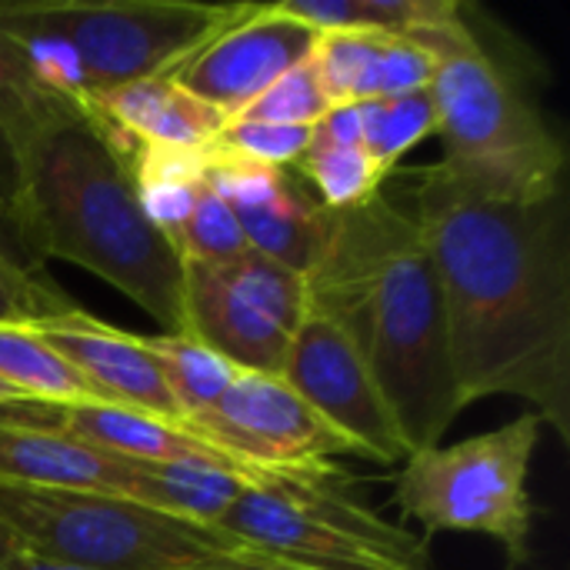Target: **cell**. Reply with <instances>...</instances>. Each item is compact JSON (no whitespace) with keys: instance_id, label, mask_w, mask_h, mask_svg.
<instances>
[{"instance_id":"23","label":"cell","mask_w":570,"mask_h":570,"mask_svg":"<svg viewBox=\"0 0 570 570\" xmlns=\"http://www.w3.org/2000/svg\"><path fill=\"white\" fill-rule=\"evenodd\" d=\"M294 174L327 210H351L384 194L387 170L361 144H314L297 160Z\"/></svg>"},{"instance_id":"33","label":"cell","mask_w":570,"mask_h":570,"mask_svg":"<svg viewBox=\"0 0 570 570\" xmlns=\"http://www.w3.org/2000/svg\"><path fill=\"white\" fill-rule=\"evenodd\" d=\"M13 401H27V397H23V394H17L10 384H3V381H0V407H3V404H13Z\"/></svg>"},{"instance_id":"30","label":"cell","mask_w":570,"mask_h":570,"mask_svg":"<svg viewBox=\"0 0 570 570\" xmlns=\"http://www.w3.org/2000/svg\"><path fill=\"white\" fill-rule=\"evenodd\" d=\"M27 551L20 548V541H17V534L0 521V570H7L10 564H17L20 558H23Z\"/></svg>"},{"instance_id":"2","label":"cell","mask_w":570,"mask_h":570,"mask_svg":"<svg viewBox=\"0 0 570 570\" xmlns=\"http://www.w3.org/2000/svg\"><path fill=\"white\" fill-rule=\"evenodd\" d=\"M304 287L307 311L331 321L364 357L411 454L438 448L464 407L451 371L441 284L411 210L387 194L331 210Z\"/></svg>"},{"instance_id":"26","label":"cell","mask_w":570,"mask_h":570,"mask_svg":"<svg viewBox=\"0 0 570 570\" xmlns=\"http://www.w3.org/2000/svg\"><path fill=\"white\" fill-rule=\"evenodd\" d=\"M331 110L321 80L314 73L311 57L277 77L261 97H254L237 117L244 120H267V124H287V127H314Z\"/></svg>"},{"instance_id":"1","label":"cell","mask_w":570,"mask_h":570,"mask_svg":"<svg viewBox=\"0 0 570 570\" xmlns=\"http://www.w3.org/2000/svg\"><path fill=\"white\" fill-rule=\"evenodd\" d=\"M404 207L441 284L461 407L501 394L528 401L568 444V187L488 190L438 160L411 174Z\"/></svg>"},{"instance_id":"10","label":"cell","mask_w":570,"mask_h":570,"mask_svg":"<svg viewBox=\"0 0 570 570\" xmlns=\"http://www.w3.org/2000/svg\"><path fill=\"white\" fill-rule=\"evenodd\" d=\"M187 428L257 478H327L341 471L334 464L337 458L354 454L351 444L274 374L244 371L230 391L210 411L187 421Z\"/></svg>"},{"instance_id":"19","label":"cell","mask_w":570,"mask_h":570,"mask_svg":"<svg viewBox=\"0 0 570 570\" xmlns=\"http://www.w3.org/2000/svg\"><path fill=\"white\" fill-rule=\"evenodd\" d=\"M234 217L250 250L297 271L301 277L314 267L331 224V210L307 190V184L294 170L271 200Z\"/></svg>"},{"instance_id":"22","label":"cell","mask_w":570,"mask_h":570,"mask_svg":"<svg viewBox=\"0 0 570 570\" xmlns=\"http://www.w3.org/2000/svg\"><path fill=\"white\" fill-rule=\"evenodd\" d=\"M0 381L27 401H97L83 377L20 324H0Z\"/></svg>"},{"instance_id":"27","label":"cell","mask_w":570,"mask_h":570,"mask_svg":"<svg viewBox=\"0 0 570 570\" xmlns=\"http://www.w3.org/2000/svg\"><path fill=\"white\" fill-rule=\"evenodd\" d=\"M217 147L247 157L264 167L294 170L297 160L311 147V127H287V124H267V120H244L234 117L224 124V130L214 140Z\"/></svg>"},{"instance_id":"31","label":"cell","mask_w":570,"mask_h":570,"mask_svg":"<svg viewBox=\"0 0 570 570\" xmlns=\"http://www.w3.org/2000/svg\"><path fill=\"white\" fill-rule=\"evenodd\" d=\"M210 570H294V568L274 564V561L257 558V554H244V558H230V561H224V564H217V568H210Z\"/></svg>"},{"instance_id":"13","label":"cell","mask_w":570,"mask_h":570,"mask_svg":"<svg viewBox=\"0 0 570 570\" xmlns=\"http://www.w3.org/2000/svg\"><path fill=\"white\" fill-rule=\"evenodd\" d=\"M20 327H27L53 354H60L83 377V384L97 394V401L187 424L157 364L144 351L140 334L117 331L90 317L80 307L57 314V317L20 324Z\"/></svg>"},{"instance_id":"9","label":"cell","mask_w":570,"mask_h":570,"mask_svg":"<svg viewBox=\"0 0 570 570\" xmlns=\"http://www.w3.org/2000/svg\"><path fill=\"white\" fill-rule=\"evenodd\" d=\"M184 317V334L234 367L281 377L291 341L307 317V287L297 271L250 247L230 261H187Z\"/></svg>"},{"instance_id":"8","label":"cell","mask_w":570,"mask_h":570,"mask_svg":"<svg viewBox=\"0 0 570 570\" xmlns=\"http://www.w3.org/2000/svg\"><path fill=\"white\" fill-rule=\"evenodd\" d=\"M541 428L528 411L478 438L414 451L394 478V504L424 534H481L501 544L508 570L524 568L534 524L528 474Z\"/></svg>"},{"instance_id":"24","label":"cell","mask_w":570,"mask_h":570,"mask_svg":"<svg viewBox=\"0 0 570 570\" xmlns=\"http://www.w3.org/2000/svg\"><path fill=\"white\" fill-rule=\"evenodd\" d=\"M361 107V127H364V147L367 154L394 174L397 164L428 137L438 134V107L428 90L364 100Z\"/></svg>"},{"instance_id":"17","label":"cell","mask_w":570,"mask_h":570,"mask_svg":"<svg viewBox=\"0 0 570 570\" xmlns=\"http://www.w3.org/2000/svg\"><path fill=\"white\" fill-rule=\"evenodd\" d=\"M0 484L127 498L130 461L97 454L53 431L0 424Z\"/></svg>"},{"instance_id":"6","label":"cell","mask_w":570,"mask_h":570,"mask_svg":"<svg viewBox=\"0 0 570 570\" xmlns=\"http://www.w3.org/2000/svg\"><path fill=\"white\" fill-rule=\"evenodd\" d=\"M0 521L27 554L87 570H210L247 554L220 528L187 524L120 494L0 484Z\"/></svg>"},{"instance_id":"14","label":"cell","mask_w":570,"mask_h":570,"mask_svg":"<svg viewBox=\"0 0 570 570\" xmlns=\"http://www.w3.org/2000/svg\"><path fill=\"white\" fill-rule=\"evenodd\" d=\"M311 63L327 104L347 107L428 90L438 70V53L421 37L331 30L317 33Z\"/></svg>"},{"instance_id":"20","label":"cell","mask_w":570,"mask_h":570,"mask_svg":"<svg viewBox=\"0 0 570 570\" xmlns=\"http://www.w3.org/2000/svg\"><path fill=\"white\" fill-rule=\"evenodd\" d=\"M271 10L317 33L371 30L401 37L444 30L464 17L458 0H274Z\"/></svg>"},{"instance_id":"16","label":"cell","mask_w":570,"mask_h":570,"mask_svg":"<svg viewBox=\"0 0 570 570\" xmlns=\"http://www.w3.org/2000/svg\"><path fill=\"white\" fill-rule=\"evenodd\" d=\"M73 100L47 90L17 40L0 33V220L20 240L27 157L40 130ZM27 250V247H23ZM30 257V254H27Z\"/></svg>"},{"instance_id":"29","label":"cell","mask_w":570,"mask_h":570,"mask_svg":"<svg viewBox=\"0 0 570 570\" xmlns=\"http://www.w3.org/2000/svg\"><path fill=\"white\" fill-rule=\"evenodd\" d=\"M0 254H3V257H10V261H13L17 267H23V271L43 274V267H37V264H33V261L27 257V250H23V247L17 244V237L10 234V227H7L3 220H0Z\"/></svg>"},{"instance_id":"12","label":"cell","mask_w":570,"mask_h":570,"mask_svg":"<svg viewBox=\"0 0 570 570\" xmlns=\"http://www.w3.org/2000/svg\"><path fill=\"white\" fill-rule=\"evenodd\" d=\"M317 30L287 20L271 3H247L244 17L207 40L170 77L234 120L277 77L311 57Z\"/></svg>"},{"instance_id":"18","label":"cell","mask_w":570,"mask_h":570,"mask_svg":"<svg viewBox=\"0 0 570 570\" xmlns=\"http://www.w3.org/2000/svg\"><path fill=\"white\" fill-rule=\"evenodd\" d=\"M254 484H267V481H254L230 468L197 464V461H167V464L130 461L127 498L187 524L220 528L230 508Z\"/></svg>"},{"instance_id":"5","label":"cell","mask_w":570,"mask_h":570,"mask_svg":"<svg viewBox=\"0 0 570 570\" xmlns=\"http://www.w3.org/2000/svg\"><path fill=\"white\" fill-rule=\"evenodd\" d=\"M434 53L431 97L438 107L441 164L504 194L564 187V144L521 80L488 53L468 20L417 33Z\"/></svg>"},{"instance_id":"11","label":"cell","mask_w":570,"mask_h":570,"mask_svg":"<svg viewBox=\"0 0 570 570\" xmlns=\"http://www.w3.org/2000/svg\"><path fill=\"white\" fill-rule=\"evenodd\" d=\"M281 377L351 444L357 458L374 464H397L411 458L397 417L364 357L321 314L307 311L301 321Z\"/></svg>"},{"instance_id":"28","label":"cell","mask_w":570,"mask_h":570,"mask_svg":"<svg viewBox=\"0 0 570 570\" xmlns=\"http://www.w3.org/2000/svg\"><path fill=\"white\" fill-rule=\"evenodd\" d=\"M77 304L47 274L17 267L0 254V324H30L73 311Z\"/></svg>"},{"instance_id":"21","label":"cell","mask_w":570,"mask_h":570,"mask_svg":"<svg viewBox=\"0 0 570 570\" xmlns=\"http://www.w3.org/2000/svg\"><path fill=\"white\" fill-rule=\"evenodd\" d=\"M140 344L157 364L184 421H194L197 414L210 411L244 374L190 334H154L140 337Z\"/></svg>"},{"instance_id":"4","label":"cell","mask_w":570,"mask_h":570,"mask_svg":"<svg viewBox=\"0 0 570 570\" xmlns=\"http://www.w3.org/2000/svg\"><path fill=\"white\" fill-rule=\"evenodd\" d=\"M247 3L194 0H0V33L20 43L37 80L73 104L170 77Z\"/></svg>"},{"instance_id":"25","label":"cell","mask_w":570,"mask_h":570,"mask_svg":"<svg viewBox=\"0 0 570 570\" xmlns=\"http://www.w3.org/2000/svg\"><path fill=\"white\" fill-rule=\"evenodd\" d=\"M170 244L184 264L187 261H230L240 250H247V240L234 210L207 184L200 187L190 217L184 220V227L174 234Z\"/></svg>"},{"instance_id":"3","label":"cell","mask_w":570,"mask_h":570,"mask_svg":"<svg viewBox=\"0 0 570 570\" xmlns=\"http://www.w3.org/2000/svg\"><path fill=\"white\" fill-rule=\"evenodd\" d=\"M20 240L37 267L77 264L130 297L164 334L187 331L184 261L147 220L127 157L80 104L63 107L27 157Z\"/></svg>"},{"instance_id":"32","label":"cell","mask_w":570,"mask_h":570,"mask_svg":"<svg viewBox=\"0 0 570 570\" xmlns=\"http://www.w3.org/2000/svg\"><path fill=\"white\" fill-rule=\"evenodd\" d=\"M7 570H87V568H73V564H60V561H43V558L23 554L17 564H10Z\"/></svg>"},{"instance_id":"7","label":"cell","mask_w":570,"mask_h":570,"mask_svg":"<svg viewBox=\"0 0 570 570\" xmlns=\"http://www.w3.org/2000/svg\"><path fill=\"white\" fill-rule=\"evenodd\" d=\"M347 471L254 484L220 521L247 554L294 570H434L431 551L351 498Z\"/></svg>"},{"instance_id":"15","label":"cell","mask_w":570,"mask_h":570,"mask_svg":"<svg viewBox=\"0 0 570 570\" xmlns=\"http://www.w3.org/2000/svg\"><path fill=\"white\" fill-rule=\"evenodd\" d=\"M87 114L104 127L124 157L134 147H184L200 150L217 140L227 117L184 90L174 77L134 80L83 100Z\"/></svg>"}]
</instances>
